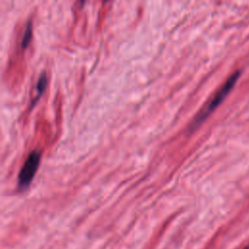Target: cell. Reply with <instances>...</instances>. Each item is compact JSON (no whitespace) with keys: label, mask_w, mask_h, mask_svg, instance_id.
<instances>
[{"label":"cell","mask_w":249,"mask_h":249,"mask_svg":"<svg viewBox=\"0 0 249 249\" xmlns=\"http://www.w3.org/2000/svg\"><path fill=\"white\" fill-rule=\"evenodd\" d=\"M239 75H240V71H235L228 78V80L221 87V89L215 93L214 97L210 100V102L196 116V120L193 124L194 126L198 125L201 122H203L215 110V108L222 102V100L226 97V95L229 93V91L232 89V87L235 84V82L237 81Z\"/></svg>","instance_id":"obj_1"},{"label":"cell","mask_w":249,"mask_h":249,"mask_svg":"<svg viewBox=\"0 0 249 249\" xmlns=\"http://www.w3.org/2000/svg\"><path fill=\"white\" fill-rule=\"evenodd\" d=\"M40 161V153L33 151L29 154L18 174V185L20 188H26L32 181Z\"/></svg>","instance_id":"obj_2"},{"label":"cell","mask_w":249,"mask_h":249,"mask_svg":"<svg viewBox=\"0 0 249 249\" xmlns=\"http://www.w3.org/2000/svg\"><path fill=\"white\" fill-rule=\"evenodd\" d=\"M46 83H47V79H46L45 74L43 73V74L40 76V78H39V80H38V83H37V85H36V93H37V96H36V98L34 99V101H36L37 98H38V96L44 91V89H45V88H46Z\"/></svg>","instance_id":"obj_3"},{"label":"cell","mask_w":249,"mask_h":249,"mask_svg":"<svg viewBox=\"0 0 249 249\" xmlns=\"http://www.w3.org/2000/svg\"><path fill=\"white\" fill-rule=\"evenodd\" d=\"M30 39H31V24L28 23L27 26H26V28H25L24 35H23V37H22L21 47H22V48H25V47L28 45Z\"/></svg>","instance_id":"obj_4"},{"label":"cell","mask_w":249,"mask_h":249,"mask_svg":"<svg viewBox=\"0 0 249 249\" xmlns=\"http://www.w3.org/2000/svg\"><path fill=\"white\" fill-rule=\"evenodd\" d=\"M243 249H249V243H248V244H247Z\"/></svg>","instance_id":"obj_5"}]
</instances>
